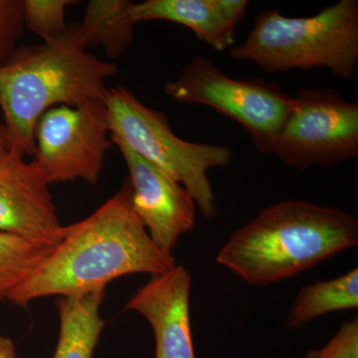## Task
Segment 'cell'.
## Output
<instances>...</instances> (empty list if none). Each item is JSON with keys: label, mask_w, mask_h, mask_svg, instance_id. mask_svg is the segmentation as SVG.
Wrapping results in <instances>:
<instances>
[{"label": "cell", "mask_w": 358, "mask_h": 358, "mask_svg": "<svg viewBox=\"0 0 358 358\" xmlns=\"http://www.w3.org/2000/svg\"><path fill=\"white\" fill-rule=\"evenodd\" d=\"M176 265L174 257L157 248L134 213L127 180L88 217L66 226L62 241L8 301L26 307L45 296L96 293L117 278L162 274Z\"/></svg>", "instance_id": "cell-1"}, {"label": "cell", "mask_w": 358, "mask_h": 358, "mask_svg": "<svg viewBox=\"0 0 358 358\" xmlns=\"http://www.w3.org/2000/svg\"><path fill=\"white\" fill-rule=\"evenodd\" d=\"M358 244V219L338 207L289 199L231 234L216 262L252 286L293 278Z\"/></svg>", "instance_id": "cell-2"}, {"label": "cell", "mask_w": 358, "mask_h": 358, "mask_svg": "<svg viewBox=\"0 0 358 358\" xmlns=\"http://www.w3.org/2000/svg\"><path fill=\"white\" fill-rule=\"evenodd\" d=\"M117 66L85 50L68 31L55 41L24 46L0 65V108L9 148L34 155L42 115L58 106L105 100Z\"/></svg>", "instance_id": "cell-3"}, {"label": "cell", "mask_w": 358, "mask_h": 358, "mask_svg": "<svg viewBox=\"0 0 358 358\" xmlns=\"http://www.w3.org/2000/svg\"><path fill=\"white\" fill-rule=\"evenodd\" d=\"M230 57L255 63L268 73L327 69L352 81L358 65V1L339 0L308 17L264 10Z\"/></svg>", "instance_id": "cell-4"}, {"label": "cell", "mask_w": 358, "mask_h": 358, "mask_svg": "<svg viewBox=\"0 0 358 358\" xmlns=\"http://www.w3.org/2000/svg\"><path fill=\"white\" fill-rule=\"evenodd\" d=\"M110 138L159 167L192 195L205 218L217 214L215 194L207 173L230 164L233 152L225 145L190 143L173 133L164 112L150 109L131 90H108Z\"/></svg>", "instance_id": "cell-5"}, {"label": "cell", "mask_w": 358, "mask_h": 358, "mask_svg": "<svg viewBox=\"0 0 358 358\" xmlns=\"http://www.w3.org/2000/svg\"><path fill=\"white\" fill-rule=\"evenodd\" d=\"M164 93L182 105H204L241 124L258 152L273 155L280 129L291 110L292 96L275 82L233 79L210 60L195 57Z\"/></svg>", "instance_id": "cell-6"}, {"label": "cell", "mask_w": 358, "mask_h": 358, "mask_svg": "<svg viewBox=\"0 0 358 358\" xmlns=\"http://www.w3.org/2000/svg\"><path fill=\"white\" fill-rule=\"evenodd\" d=\"M273 155L301 171L357 159L358 103L346 102L331 88L299 90Z\"/></svg>", "instance_id": "cell-7"}, {"label": "cell", "mask_w": 358, "mask_h": 358, "mask_svg": "<svg viewBox=\"0 0 358 358\" xmlns=\"http://www.w3.org/2000/svg\"><path fill=\"white\" fill-rule=\"evenodd\" d=\"M34 141L33 159L50 185L77 180L96 185L114 145L105 102L52 108L37 122Z\"/></svg>", "instance_id": "cell-8"}, {"label": "cell", "mask_w": 358, "mask_h": 358, "mask_svg": "<svg viewBox=\"0 0 358 358\" xmlns=\"http://www.w3.org/2000/svg\"><path fill=\"white\" fill-rule=\"evenodd\" d=\"M9 148L0 160V233L54 248L65 235L41 166Z\"/></svg>", "instance_id": "cell-9"}, {"label": "cell", "mask_w": 358, "mask_h": 358, "mask_svg": "<svg viewBox=\"0 0 358 358\" xmlns=\"http://www.w3.org/2000/svg\"><path fill=\"white\" fill-rule=\"evenodd\" d=\"M129 169L131 206L160 251L173 256L174 247L196 222V204L180 183L119 141Z\"/></svg>", "instance_id": "cell-10"}, {"label": "cell", "mask_w": 358, "mask_h": 358, "mask_svg": "<svg viewBox=\"0 0 358 358\" xmlns=\"http://www.w3.org/2000/svg\"><path fill=\"white\" fill-rule=\"evenodd\" d=\"M192 275L182 265L154 275L129 299L126 310L150 322L155 338V358H195L190 324Z\"/></svg>", "instance_id": "cell-11"}, {"label": "cell", "mask_w": 358, "mask_h": 358, "mask_svg": "<svg viewBox=\"0 0 358 358\" xmlns=\"http://www.w3.org/2000/svg\"><path fill=\"white\" fill-rule=\"evenodd\" d=\"M247 0H147L134 3V22L162 20L185 26L214 50L234 46L240 21L246 14Z\"/></svg>", "instance_id": "cell-12"}, {"label": "cell", "mask_w": 358, "mask_h": 358, "mask_svg": "<svg viewBox=\"0 0 358 358\" xmlns=\"http://www.w3.org/2000/svg\"><path fill=\"white\" fill-rule=\"evenodd\" d=\"M133 6L129 0H91L82 22L69 25V31L85 50L101 47L110 58L120 57L134 39Z\"/></svg>", "instance_id": "cell-13"}, {"label": "cell", "mask_w": 358, "mask_h": 358, "mask_svg": "<svg viewBox=\"0 0 358 358\" xmlns=\"http://www.w3.org/2000/svg\"><path fill=\"white\" fill-rule=\"evenodd\" d=\"M106 291L57 301L60 331L53 358H93L106 320L100 310Z\"/></svg>", "instance_id": "cell-14"}, {"label": "cell", "mask_w": 358, "mask_h": 358, "mask_svg": "<svg viewBox=\"0 0 358 358\" xmlns=\"http://www.w3.org/2000/svg\"><path fill=\"white\" fill-rule=\"evenodd\" d=\"M358 308V268L329 281L306 285L289 308V329H301L313 320L338 310Z\"/></svg>", "instance_id": "cell-15"}, {"label": "cell", "mask_w": 358, "mask_h": 358, "mask_svg": "<svg viewBox=\"0 0 358 358\" xmlns=\"http://www.w3.org/2000/svg\"><path fill=\"white\" fill-rule=\"evenodd\" d=\"M53 248L0 233V303L29 277Z\"/></svg>", "instance_id": "cell-16"}, {"label": "cell", "mask_w": 358, "mask_h": 358, "mask_svg": "<svg viewBox=\"0 0 358 358\" xmlns=\"http://www.w3.org/2000/svg\"><path fill=\"white\" fill-rule=\"evenodd\" d=\"M72 0H23V20L43 42L55 41L68 31L66 9Z\"/></svg>", "instance_id": "cell-17"}, {"label": "cell", "mask_w": 358, "mask_h": 358, "mask_svg": "<svg viewBox=\"0 0 358 358\" xmlns=\"http://www.w3.org/2000/svg\"><path fill=\"white\" fill-rule=\"evenodd\" d=\"M23 27V0H0V65L15 51Z\"/></svg>", "instance_id": "cell-18"}, {"label": "cell", "mask_w": 358, "mask_h": 358, "mask_svg": "<svg viewBox=\"0 0 358 358\" xmlns=\"http://www.w3.org/2000/svg\"><path fill=\"white\" fill-rule=\"evenodd\" d=\"M306 358H358L357 317L343 322L324 348L308 350Z\"/></svg>", "instance_id": "cell-19"}, {"label": "cell", "mask_w": 358, "mask_h": 358, "mask_svg": "<svg viewBox=\"0 0 358 358\" xmlns=\"http://www.w3.org/2000/svg\"><path fill=\"white\" fill-rule=\"evenodd\" d=\"M0 358H17L13 339L0 334Z\"/></svg>", "instance_id": "cell-20"}, {"label": "cell", "mask_w": 358, "mask_h": 358, "mask_svg": "<svg viewBox=\"0 0 358 358\" xmlns=\"http://www.w3.org/2000/svg\"><path fill=\"white\" fill-rule=\"evenodd\" d=\"M9 145L8 141H7L6 127L0 122V160L8 152Z\"/></svg>", "instance_id": "cell-21"}]
</instances>
